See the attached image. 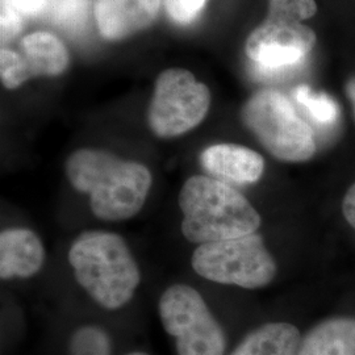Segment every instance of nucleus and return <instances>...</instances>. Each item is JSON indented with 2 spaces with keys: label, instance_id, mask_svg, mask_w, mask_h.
<instances>
[{
  "label": "nucleus",
  "instance_id": "f257e3e1",
  "mask_svg": "<svg viewBox=\"0 0 355 355\" xmlns=\"http://www.w3.org/2000/svg\"><path fill=\"white\" fill-rule=\"evenodd\" d=\"M66 177L78 192L89 195L92 214L105 221L137 215L153 183L146 166L95 149L73 153L66 161Z\"/></svg>",
  "mask_w": 355,
  "mask_h": 355
},
{
  "label": "nucleus",
  "instance_id": "f03ea898",
  "mask_svg": "<svg viewBox=\"0 0 355 355\" xmlns=\"http://www.w3.org/2000/svg\"><path fill=\"white\" fill-rule=\"evenodd\" d=\"M69 262L78 284L110 311L129 303L140 284V268L127 242L112 232L82 233L70 246Z\"/></svg>",
  "mask_w": 355,
  "mask_h": 355
},
{
  "label": "nucleus",
  "instance_id": "7ed1b4c3",
  "mask_svg": "<svg viewBox=\"0 0 355 355\" xmlns=\"http://www.w3.org/2000/svg\"><path fill=\"white\" fill-rule=\"evenodd\" d=\"M179 207L183 236L199 245L253 234L261 227V216L242 193L204 175L184 182Z\"/></svg>",
  "mask_w": 355,
  "mask_h": 355
},
{
  "label": "nucleus",
  "instance_id": "20e7f679",
  "mask_svg": "<svg viewBox=\"0 0 355 355\" xmlns=\"http://www.w3.org/2000/svg\"><path fill=\"white\" fill-rule=\"evenodd\" d=\"M241 117L245 127L279 161L305 162L316 153L313 130L278 91L257 92L242 107Z\"/></svg>",
  "mask_w": 355,
  "mask_h": 355
},
{
  "label": "nucleus",
  "instance_id": "39448f33",
  "mask_svg": "<svg viewBox=\"0 0 355 355\" xmlns=\"http://www.w3.org/2000/svg\"><path fill=\"white\" fill-rule=\"evenodd\" d=\"M193 270L205 279L248 290L262 288L277 275V263L258 234L199 245Z\"/></svg>",
  "mask_w": 355,
  "mask_h": 355
},
{
  "label": "nucleus",
  "instance_id": "423d86ee",
  "mask_svg": "<svg viewBox=\"0 0 355 355\" xmlns=\"http://www.w3.org/2000/svg\"><path fill=\"white\" fill-rule=\"evenodd\" d=\"M158 308L164 329L175 338L178 355H224L225 333L195 288L187 284L168 287Z\"/></svg>",
  "mask_w": 355,
  "mask_h": 355
},
{
  "label": "nucleus",
  "instance_id": "0eeeda50",
  "mask_svg": "<svg viewBox=\"0 0 355 355\" xmlns=\"http://www.w3.org/2000/svg\"><path fill=\"white\" fill-rule=\"evenodd\" d=\"M211 105L209 89L184 69H167L155 80L148 121L161 139L182 136L198 127Z\"/></svg>",
  "mask_w": 355,
  "mask_h": 355
},
{
  "label": "nucleus",
  "instance_id": "6e6552de",
  "mask_svg": "<svg viewBox=\"0 0 355 355\" xmlns=\"http://www.w3.org/2000/svg\"><path fill=\"white\" fill-rule=\"evenodd\" d=\"M316 45L315 32L302 21L268 17L248 37V57L267 70L299 64Z\"/></svg>",
  "mask_w": 355,
  "mask_h": 355
},
{
  "label": "nucleus",
  "instance_id": "1a4fd4ad",
  "mask_svg": "<svg viewBox=\"0 0 355 355\" xmlns=\"http://www.w3.org/2000/svg\"><path fill=\"white\" fill-rule=\"evenodd\" d=\"M69 51L60 38L48 32H36L23 38L21 54L1 49V82L6 89H17L35 76L62 74L69 66Z\"/></svg>",
  "mask_w": 355,
  "mask_h": 355
},
{
  "label": "nucleus",
  "instance_id": "9d476101",
  "mask_svg": "<svg viewBox=\"0 0 355 355\" xmlns=\"http://www.w3.org/2000/svg\"><path fill=\"white\" fill-rule=\"evenodd\" d=\"M162 0H96L95 19L107 40H124L148 28L161 10Z\"/></svg>",
  "mask_w": 355,
  "mask_h": 355
},
{
  "label": "nucleus",
  "instance_id": "9b49d317",
  "mask_svg": "<svg viewBox=\"0 0 355 355\" xmlns=\"http://www.w3.org/2000/svg\"><path fill=\"white\" fill-rule=\"evenodd\" d=\"M45 261V249L37 234L26 228L0 233V278L26 279L36 275Z\"/></svg>",
  "mask_w": 355,
  "mask_h": 355
},
{
  "label": "nucleus",
  "instance_id": "f8f14e48",
  "mask_svg": "<svg viewBox=\"0 0 355 355\" xmlns=\"http://www.w3.org/2000/svg\"><path fill=\"white\" fill-rule=\"evenodd\" d=\"M204 168L214 177L236 184H250L259 180L265 170L261 154L234 144H217L200 155Z\"/></svg>",
  "mask_w": 355,
  "mask_h": 355
},
{
  "label": "nucleus",
  "instance_id": "ddd939ff",
  "mask_svg": "<svg viewBox=\"0 0 355 355\" xmlns=\"http://www.w3.org/2000/svg\"><path fill=\"white\" fill-rule=\"evenodd\" d=\"M297 355H355V318H330L302 340Z\"/></svg>",
  "mask_w": 355,
  "mask_h": 355
},
{
  "label": "nucleus",
  "instance_id": "4468645a",
  "mask_svg": "<svg viewBox=\"0 0 355 355\" xmlns=\"http://www.w3.org/2000/svg\"><path fill=\"white\" fill-rule=\"evenodd\" d=\"M300 343L296 327L271 322L248 334L230 355H297Z\"/></svg>",
  "mask_w": 355,
  "mask_h": 355
},
{
  "label": "nucleus",
  "instance_id": "2eb2a0df",
  "mask_svg": "<svg viewBox=\"0 0 355 355\" xmlns=\"http://www.w3.org/2000/svg\"><path fill=\"white\" fill-rule=\"evenodd\" d=\"M295 99L302 104L311 117L322 125L333 124L338 117V107L325 94H316L306 86L295 89Z\"/></svg>",
  "mask_w": 355,
  "mask_h": 355
},
{
  "label": "nucleus",
  "instance_id": "dca6fc26",
  "mask_svg": "<svg viewBox=\"0 0 355 355\" xmlns=\"http://www.w3.org/2000/svg\"><path fill=\"white\" fill-rule=\"evenodd\" d=\"M110 350L111 343L108 336L95 327L76 330L70 341L71 355H110Z\"/></svg>",
  "mask_w": 355,
  "mask_h": 355
},
{
  "label": "nucleus",
  "instance_id": "f3484780",
  "mask_svg": "<svg viewBox=\"0 0 355 355\" xmlns=\"http://www.w3.org/2000/svg\"><path fill=\"white\" fill-rule=\"evenodd\" d=\"M318 12L315 0H268V17L303 21Z\"/></svg>",
  "mask_w": 355,
  "mask_h": 355
},
{
  "label": "nucleus",
  "instance_id": "a211bd4d",
  "mask_svg": "<svg viewBox=\"0 0 355 355\" xmlns=\"http://www.w3.org/2000/svg\"><path fill=\"white\" fill-rule=\"evenodd\" d=\"M171 20L178 24H190L203 11L207 0H164Z\"/></svg>",
  "mask_w": 355,
  "mask_h": 355
},
{
  "label": "nucleus",
  "instance_id": "6ab92c4d",
  "mask_svg": "<svg viewBox=\"0 0 355 355\" xmlns=\"http://www.w3.org/2000/svg\"><path fill=\"white\" fill-rule=\"evenodd\" d=\"M0 35L1 42H8L16 37L23 26L21 13L13 4V0H0Z\"/></svg>",
  "mask_w": 355,
  "mask_h": 355
},
{
  "label": "nucleus",
  "instance_id": "aec40b11",
  "mask_svg": "<svg viewBox=\"0 0 355 355\" xmlns=\"http://www.w3.org/2000/svg\"><path fill=\"white\" fill-rule=\"evenodd\" d=\"M85 6L86 0H62L55 16L58 20L64 23L76 21V19L80 17V15L85 12Z\"/></svg>",
  "mask_w": 355,
  "mask_h": 355
},
{
  "label": "nucleus",
  "instance_id": "412c9836",
  "mask_svg": "<svg viewBox=\"0 0 355 355\" xmlns=\"http://www.w3.org/2000/svg\"><path fill=\"white\" fill-rule=\"evenodd\" d=\"M49 0H13L16 10L21 15L33 16L41 13L48 7Z\"/></svg>",
  "mask_w": 355,
  "mask_h": 355
},
{
  "label": "nucleus",
  "instance_id": "4be33fe9",
  "mask_svg": "<svg viewBox=\"0 0 355 355\" xmlns=\"http://www.w3.org/2000/svg\"><path fill=\"white\" fill-rule=\"evenodd\" d=\"M343 215L350 225L355 228V183L345 195L343 204Z\"/></svg>",
  "mask_w": 355,
  "mask_h": 355
},
{
  "label": "nucleus",
  "instance_id": "5701e85b",
  "mask_svg": "<svg viewBox=\"0 0 355 355\" xmlns=\"http://www.w3.org/2000/svg\"><path fill=\"white\" fill-rule=\"evenodd\" d=\"M346 89H347V95H349L350 101L353 102L355 111V79H353V80H350V82H349V85H347Z\"/></svg>",
  "mask_w": 355,
  "mask_h": 355
},
{
  "label": "nucleus",
  "instance_id": "b1692460",
  "mask_svg": "<svg viewBox=\"0 0 355 355\" xmlns=\"http://www.w3.org/2000/svg\"><path fill=\"white\" fill-rule=\"evenodd\" d=\"M127 355H149L146 354V353H142V352H133V353H129Z\"/></svg>",
  "mask_w": 355,
  "mask_h": 355
}]
</instances>
